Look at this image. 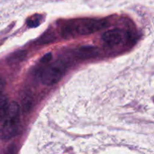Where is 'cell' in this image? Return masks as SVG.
Instances as JSON below:
<instances>
[{
	"instance_id": "3",
	"label": "cell",
	"mask_w": 154,
	"mask_h": 154,
	"mask_svg": "<svg viewBox=\"0 0 154 154\" xmlns=\"http://www.w3.org/2000/svg\"><path fill=\"white\" fill-rule=\"evenodd\" d=\"M20 119H5L0 129V139L8 140L17 135L19 129Z\"/></svg>"
},
{
	"instance_id": "8",
	"label": "cell",
	"mask_w": 154,
	"mask_h": 154,
	"mask_svg": "<svg viewBox=\"0 0 154 154\" xmlns=\"http://www.w3.org/2000/svg\"><path fill=\"white\" fill-rule=\"evenodd\" d=\"M26 51H18V52L14 53V54H12L8 59V62L11 64L13 63H20V61H22L24 59L26 56Z\"/></svg>"
},
{
	"instance_id": "2",
	"label": "cell",
	"mask_w": 154,
	"mask_h": 154,
	"mask_svg": "<svg viewBox=\"0 0 154 154\" xmlns=\"http://www.w3.org/2000/svg\"><path fill=\"white\" fill-rule=\"evenodd\" d=\"M65 66L62 62H56L42 72L41 81L45 85H53L60 81L63 76Z\"/></svg>"
},
{
	"instance_id": "6",
	"label": "cell",
	"mask_w": 154,
	"mask_h": 154,
	"mask_svg": "<svg viewBox=\"0 0 154 154\" xmlns=\"http://www.w3.org/2000/svg\"><path fill=\"white\" fill-rule=\"evenodd\" d=\"M8 99L6 96H2L0 97V122L4 121L7 115L9 107Z\"/></svg>"
},
{
	"instance_id": "7",
	"label": "cell",
	"mask_w": 154,
	"mask_h": 154,
	"mask_svg": "<svg viewBox=\"0 0 154 154\" xmlns=\"http://www.w3.org/2000/svg\"><path fill=\"white\" fill-rule=\"evenodd\" d=\"M33 99L32 98L31 95L26 94L22 99V110L23 112L26 113L31 109L32 106Z\"/></svg>"
},
{
	"instance_id": "11",
	"label": "cell",
	"mask_w": 154,
	"mask_h": 154,
	"mask_svg": "<svg viewBox=\"0 0 154 154\" xmlns=\"http://www.w3.org/2000/svg\"><path fill=\"white\" fill-rule=\"evenodd\" d=\"M5 82L3 79L0 78V97L2 96V93H3V90L5 89Z\"/></svg>"
},
{
	"instance_id": "10",
	"label": "cell",
	"mask_w": 154,
	"mask_h": 154,
	"mask_svg": "<svg viewBox=\"0 0 154 154\" xmlns=\"http://www.w3.org/2000/svg\"><path fill=\"white\" fill-rule=\"evenodd\" d=\"M15 152H16V147L14 144H11L6 149L5 154H15Z\"/></svg>"
},
{
	"instance_id": "9",
	"label": "cell",
	"mask_w": 154,
	"mask_h": 154,
	"mask_svg": "<svg viewBox=\"0 0 154 154\" xmlns=\"http://www.w3.org/2000/svg\"><path fill=\"white\" fill-rule=\"evenodd\" d=\"M28 25L30 27H35L40 23V18L39 17H32L28 20Z\"/></svg>"
},
{
	"instance_id": "1",
	"label": "cell",
	"mask_w": 154,
	"mask_h": 154,
	"mask_svg": "<svg viewBox=\"0 0 154 154\" xmlns=\"http://www.w3.org/2000/svg\"><path fill=\"white\" fill-rule=\"evenodd\" d=\"M105 20L87 19L65 25L63 34L65 36L78 34L81 35H90L105 28L108 25Z\"/></svg>"
},
{
	"instance_id": "5",
	"label": "cell",
	"mask_w": 154,
	"mask_h": 154,
	"mask_svg": "<svg viewBox=\"0 0 154 154\" xmlns=\"http://www.w3.org/2000/svg\"><path fill=\"white\" fill-rule=\"evenodd\" d=\"M77 56L80 58H89L92 57L97 54L96 49L94 47H81L77 51Z\"/></svg>"
},
{
	"instance_id": "4",
	"label": "cell",
	"mask_w": 154,
	"mask_h": 154,
	"mask_svg": "<svg viewBox=\"0 0 154 154\" xmlns=\"http://www.w3.org/2000/svg\"><path fill=\"white\" fill-rule=\"evenodd\" d=\"M123 39V32L119 29L105 32L102 35V40L109 45H116L120 43Z\"/></svg>"
}]
</instances>
